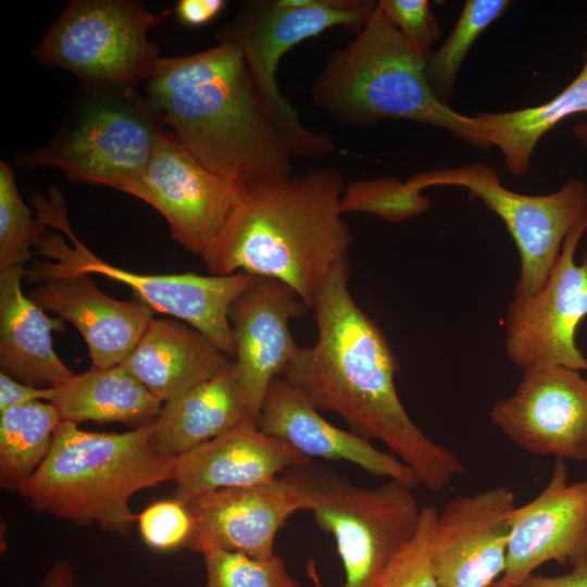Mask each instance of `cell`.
Instances as JSON below:
<instances>
[{
    "mask_svg": "<svg viewBox=\"0 0 587 587\" xmlns=\"http://www.w3.org/2000/svg\"><path fill=\"white\" fill-rule=\"evenodd\" d=\"M587 112V48L578 75L548 102L505 112H478L476 121L489 143L502 153L507 168L520 176L530 167V158L541 137L560 122Z\"/></svg>",
    "mask_w": 587,
    "mask_h": 587,
    "instance_id": "484cf974",
    "label": "cell"
},
{
    "mask_svg": "<svg viewBox=\"0 0 587 587\" xmlns=\"http://www.w3.org/2000/svg\"><path fill=\"white\" fill-rule=\"evenodd\" d=\"M227 357L199 330L174 320H155L121 364L162 403L218 375Z\"/></svg>",
    "mask_w": 587,
    "mask_h": 587,
    "instance_id": "7402d4cb",
    "label": "cell"
},
{
    "mask_svg": "<svg viewBox=\"0 0 587 587\" xmlns=\"http://www.w3.org/2000/svg\"><path fill=\"white\" fill-rule=\"evenodd\" d=\"M171 12H151L134 0H73L34 47L32 57L71 72L87 88H137L162 58L149 32Z\"/></svg>",
    "mask_w": 587,
    "mask_h": 587,
    "instance_id": "30bf717a",
    "label": "cell"
},
{
    "mask_svg": "<svg viewBox=\"0 0 587 587\" xmlns=\"http://www.w3.org/2000/svg\"><path fill=\"white\" fill-rule=\"evenodd\" d=\"M515 495L499 485L459 495L438 512L432 563L439 587H491L505 571Z\"/></svg>",
    "mask_w": 587,
    "mask_h": 587,
    "instance_id": "9a60e30c",
    "label": "cell"
},
{
    "mask_svg": "<svg viewBox=\"0 0 587 587\" xmlns=\"http://www.w3.org/2000/svg\"><path fill=\"white\" fill-rule=\"evenodd\" d=\"M28 297L43 311L55 313L78 329L93 367L122 364L154 314L140 300H117L105 295L86 273L48 278L32 289Z\"/></svg>",
    "mask_w": 587,
    "mask_h": 587,
    "instance_id": "ffe728a7",
    "label": "cell"
},
{
    "mask_svg": "<svg viewBox=\"0 0 587 587\" xmlns=\"http://www.w3.org/2000/svg\"><path fill=\"white\" fill-rule=\"evenodd\" d=\"M405 184L416 191L438 186L461 187L503 221L520 254L513 298L529 296L544 286L566 235L587 214V186L577 178L552 193L528 196L505 188L488 164L472 163L417 172Z\"/></svg>",
    "mask_w": 587,
    "mask_h": 587,
    "instance_id": "8fae6325",
    "label": "cell"
},
{
    "mask_svg": "<svg viewBox=\"0 0 587 587\" xmlns=\"http://www.w3.org/2000/svg\"><path fill=\"white\" fill-rule=\"evenodd\" d=\"M200 553L207 573L202 587H301L277 554L263 560L212 547Z\"/></svg>",
    "mask_w": 587,
    "mask_h": 587,
    "instance_id": "4dcf8cb0",
    "label": "cell"
},
{
    "mask_svg": "<svg viewBox=\"0 0 587 587\" xmlns=\"http://www.w3.org/2000/svg\"><path fill=\"white\" fill-rule=\"evenodd\" d=\"M307 309L289 286L260 276L229 307L239 394L247 417L257 425L268 386L299 347L289 332V321L303 316Z\"/></svg>",
    "mask_w": 587,
    "mask_h": 587,
    "instance_id": "e0dca14e",
    "label": "cell"
},
{
    "mask_svg": "<svg viewBox=\"0 0 587 587\" xmlns=\"http://www.w3.org/2000/svg\"><path fill=\"white\" fill-rule=\"evenodd\" d=\"M336 166H315L247 192L213 257V275L245 272L289 286L312 308L329 272L348 260Z\"/></svg>",
    "mask_w": 587,
    "mask_h": 587,
    "instance_id": "3957f363",
    "label": "cell"
},
{
    "mask_svg": "<svg viewBox=\"0 0 587 587\" xmlns=\"http://www.w3.org/2000/svg\"><path fill=\"white\" fill-rule=\"evenodd\" d=\"M416 50L376 5L353 40L330 53L311 87L314 105L346 127L408 120L442 128L482 149L491 147L475 116L441 102Z\"/></svg>",
    "mask_w": 587,
    "mask_h": 587,
    "instance_id": "5b68a950",
    "label": "cell"
},
{
    "mask_svg": "<svg viewBox=\"0 0 587 587\" xmlns=\"http://www.w3.org/2000/svg\"><path fill=\"white\" fill-rule=\"evenodd\" d=\"M246 419L232 362L213 378L164 402L152 422L153 439L162 454L178 457Z\"/></svg>",
    "mask_w": 587,
    "mask_h": 587,
    "instance_id": "cb8c5ba5",
    "label": "cell"
},
{
    "mask_svg": "<svg viewBox=\"0 0 587 587\" xmlns=\"http://www.w3.org/2000/svg\"><path fill=\"white\" fill-rule=\"evenodd\" d=\"M154 208L172 237L205 265L217 252L246 195L209 171L166 130L145 172L122 190Z\"/></svg>",
    "mask_w": 587,
    "mask_h": 587,
    "instance_id": "7c38bea8",
    "label": "cell"
},
{
    "mask_svg": "<svg viewBox=\"0 0 587 587\" xmlns=\"http://www.w3.org/2000/svg\"><path fill=\"white\" fill-rule=\"evenodd\" d=\"M377 5L373 0H250L217 33L243 54L260 96L294 157L324 158L337 150L328 132L309 129L277 84L280 59L301 41L335 26L361 32Z\"/></svg>",
    "mask_w": 587,
    "mask_h": 587,
    "instance_id": "9c48e42d",
    "label": "cell"
},
{
    "mask_svg": "<svg viewBox=\"0 0 587 587\" xmlns=\"http://www.w3.org/2000/svg\"><path fill=\"white\" fill-rule=\"evenodd\" d=\"M35 215L42 225L36 252L39 260L25 270L33 283L67 274H98L128 286L154 312L188 323L211 339L227 357L236 346L228 321L233 301L259 276L237 272L230 275L140 274L112 265L91 252L74 234L65 198L58 187L30 197Z\"/></svg>",
    "mask_w": 587,
    "mask_h": 587,
    "instance_id": "8992f818",
    "label": "cell"
},
{
    "mask_svg": "<svg viewBox=\"0 0 587 587\" xmlns=\"http://www.w3.org/2000/svg\"><path fill=\"white\" fill-rule=\"evenodd\" d=\"M377 5L416 50L429 57L430 47L440 37V27L427 0H379Z\"/></svg>",
    "mask_w": 587,
    "mask_h": 587,
    "instance_id": "836d02e7",
    "label": "cell"
},
{
    "mask_svg": "<svg viewBox=\"0 0 587 587\" xmlns=\"http://www.w3.org/2000/svg\"><path fill=\"white\" fill-rule=\"evenodd\" d=\"M74 582L72 565L67 561H60L53 564L38 587H73Z\"/></svg>",
    "mask_w": 587,
    "mask_h": 587,
    "instance_id": "74e56055",
    "label": "cell"
},
{
    "mask_svg": "<svg viewBox=\"0 0 587 587\" xmlns=\"http://www.w3.org/2000/svg\"><path fill=\"white\" fill-rule=\"evenodd\" d=\"M284 475L297 488L303 510L311 511L316 525L336 541L345 570L337 587H378L386 567L417 528L422 507L414 488L396 479L358 486L312 459ZM305 570L315 587H327L313 559Z\"/></svg>",
    "mask_w": 587,
    "mask_h": 587,
    "instance_id": "52a82bcc",
    "label": "cell"
},
{
    "mask_svg": "<svg viewBox=\"0 0 587 587\" xmlns=\"http://www.w3.org/2000/svg\"><path fill=\"white\" fill-rule=\"evenodd\" d=\"M53 387H38L21 383L0 372V412L34 401H51Z\"/></svg>",
    "mask_w": 587,
    "mask_h": 587,
    "instance_id": "e575fe53",
    "label": "cell"
},
{
    "mask_svg": "<svg viewBox=\"0 0 587 587\" xmlns=\"http://www.w3.org/2000/svg\"><path fill=\"white\" fill-rule=\"evenodd\" d=\"M438 511L421 508L413 537L386 567L378 587H439L432 563V542Z\"/></svg>",
    "mask_w": 587,
    "mask_h": 587,
    "instance_id": "1f68e13d",
    "label": "cell"
},
{
    "mask_svg": "<svg viewBox=\"0 0 587 587\" xmlns=\"http://www.w3.org/2000/svg\"><path fill=\"white\" fill-rule=\"evenodd\" d=\"M62 422L49 401H34L0 412V485L18 490L48 455Z\"/></svg>",
    "mask_w": 587,
    "mask_h": 587,
    "instance_id": "4316f807",
    "label": "cell"
},
{
    "mask_svg": "<svg viewBox=\"0 0 587 587\" xmlns=\"http://www.w3.org/2000/svg\"><path fill=\"white\" fill-rule=\"evenodd\" d=\"M510 4L508 0L464 2L452 32L426 61V78L441 102L449 105L459 70L473 42Z\"/></svg>",
    "mask_w": 587,
    "mask_h": 587,
    "instance_id": "83f0119b",
    "label": "cell"
},
{
    "mask_svg": "<svg viewBox=\"0 0 587 587\" xmlns=\"http://www.w3.org/2000/svg\"><path fill=\"white\" fill-rule=\"evenodd\" d=\"M225 4L224 0H179L175 11L185 25L200 26L215 18Z\"/></svg>",
    "mask_w": 587,
    "mask_h": 587,
    "instance_id": "d590c367",
    "label": "cell"
},
{
    "mask_svg": "<svg viewBox=\"0 0 587 587\" xmlns=\"http://www.w3.org/2000/svg\"><path fill=\"white\" fill-rule=\"evenodd\" d=\"M572 133L583 145H587V121L574 125Z\"/></svg>",
    "mask_w": 587,
    "mask_h": 587,
    "instance_id": "f35d334b",
    "label": "cell"
},
{
    "mask_svg": "<svg viewBox=\"0 0 587 587\" xmlns=\"http://www.w3.org/2000/svg\"><path fill=\"white\" fill-rule=\"evenodd\" d=\"M489 419L516 447L539 457L587 463V378L566 366L524 372Z\"/></svg>",
    "mask_w": 587,
    "mask_h": 587,
    "instance_id": "5bb4252c",
    "label": "cell"
},
{
    "mask_svg": "<svg viewBox=\"0 0 587 587\" xmlns=\"http://www.w3.org/2000/svg\"><path fill=\"white\" fill-rule=\"evenodd\" d=\"M34 212L23 201L12 167L0 162V271L24 266L42 232Z\"/></svg>",
    "mask_w": 587,
    "mask_h": 587,
    "instance_id": "f546056e",
    "label": "cell"
},
{
    "mask_svg": "<svg viewBox=\"0 0 587 587\" xmlns=\"http://www.w3.org/2000/svg\"><path fill=\"white\" fill-rule=\"evenodd\" d=\"M175 462L158 450L152 423L96 433L62 421L48 455L18 492L39 513L125 537L137 520L132 497L173 480Z\"/></svg>",
    "mask_w": 587,
    "mask_h": 587,
    "instance_id": "277c9868",
    "label": "cell"
},
{
    "mask_svg": "<svg viewBox=\"0 0 587 587\" xmlns=\"http://www.w3.org/2000/svg\"><path fill=\"white\" fill-rule=\"evenodd\" d=\"M521 587H587V561L561 576L532 574Z\"/></svg>",
    "mask_w": 587,
    "mask_h": 587,
    "instance_id": "8d00e7d4",
    "label": "cell"
},
{
    "mask_svg": "<svg viewBox=\"0 0 587 587\" xmlns=\"http://www.w3.org/2000/svg\"><path fill=\"white\" fill-rule=\"evenodd\" d=\"M309 460L246 419L176 457L174 498L187 503L215 490L263 484Z\"/></svg>",
    "mask_w": 587,
    "mask_h": 587,
    "instance_id": "d6986e66",
    "label": "cell"
},
{
    "mask_svg": "<svg viewBox=\"0 0 587 587\" xmlns=\"http://www.w3.org/2000/svg\"><path fill=\"white\" fill-rule=\"evenodd\" d=\"M349 261L337 264L313 304L317 338L298 347L280 378L319 410L338 414L349 430L379 440L429 491L448 488L466 473L460 458L412 421L395 386L400 362L379 326L357 304Z\"/></svg>",
    "mask_w": 587,
    "mask_h": 587,
    "instance_id": "6da1fadb",
    "label": "cell"
},
{
    "mask_svg": "<svg viewBox=\"0 0 587 587\" xmlns=\"http://www.w3.org/2000/svg\"><path fill=\"white\" fill-rule=\"evenodd\" d=\"M83 92L42 147L18 153V167L49 166L70 182L120 191L147 168L167 130L137 88Z\"/></svg>",
    "mask_w": 587,
    "mask_h": 587,
    "instance_id": "ba28073f",
    "label": "cell"
},
{
    "mask_svg": "<svg viewBox=\"0 0 587 587\" xmlns=\"http://www.w3.org/2000/svg\"><path fill=\"white\" fill-rule=\"evenodd\" d=\"M258 427L310 459L347 461L373 475L396 479L412 488L420 486L413 471L397 457L329 423L302 392L280 377L266 390Z\"/></svg>",
    "mask_w": 587,
    "mask_h": 587,
    "instance_id": "44dd1931",
    "label": "cell"
},
{
    "mask_svg": "<svg viewBox=\"0 0 587 587\" xmlns=\"http://www.w3.org/2000/svg\"><path fill=\"white\" fill-rule=\"evenodd\" d=\"M430 207L427 196L394 176L353 180L346 185L339 201L342 214L363 212L390 223L421 215Z\"/></svg>",
    "mask_w": 587,
    "mask_h": 587,
    "instance_id": "f1b7e54d",
    "label": "cell"
},
{
    "mask_svg": "<svg viewBox=\"0 0 587 587\" xmlns=\"http://www.w3.org/2000/svg\"><path fill=\"white\" fill-rule=\"evenodd\" d=\"M587 561V478L569 482L555 460L549 482L510 515L507 566L491 587H521L546 562L572 567Z\"/></svg>",
    "mask_w": 587,
    "mask_h": 587,
    "instance_id": "2e32d148",
    "label": "cell"
},
{
    "mask_svg": "<svg viewBox=\"0 0 587 587\" xmlns=\"http://www.w3.org/2000/svg\"><path fill=\"white\" fill-rule=\"evenodd\" d=\"M24 266L0 271V367L33 386L54 387L74 373L58 357L51 333L64 329L22 291Z\"/></svg>",
    "mask_w": 587,
    "mask_h": 587,
    "instance_id": "603a6c76",
    "label": "cell"
},
{
    "mask_svg": "<svg viewBox=\"0 0 587 587\" xmlns=\"http://www.w3.org/2000/svg\"><path fill=\"white\" fill-rule=\"evenodd\" d=\"M143 96L191 157L246 193L292 175L294 153L235 43L162 57Z\"/></svg>",
    "mask_w": 587,
    "mask_h": 587,
    "instance_id": "7a4b0ae2",
    "label": "cell"
},
{
    "mask_svg": "<svg viewBox=\"0 0 587 587\" xmlns=\"http://www.w3.org/2000/svg\"><path fill=\"white\" fill-rule=\"evenodd\" d=\"M587 230V214L566 235L560 255L544 286L513 298L503 321L504 348L522 373L548 366L587 371V359L576 345V330L587 316V252L575 261Z\"/></svg>",
    "mask_w": 587,
    "mask_h": 587,
    "instance_id": "4fadbf2b",
    "label": "cell"
},
{
    "mask_svg": "<svg viewBox=\"0 0 587 587\" xmlns=\"http://www.w3.org/2000/svg\"><path fill=\"white\" fill-rule=\"evenodd\" d=\"M137 522L145 542L158 550L186 547L192 529L187 504L175 498L150 504L137 515Z\"/></svg>",
    "mask_w": 587,
    "mask_h": 587,
    "instance_id": "d6a6232c",
    "label": "cell"
},
{
    "mask_svg": "<svg viewBox=\"0 0 587 587\" xmlns=\"http://www.w3.org/2000/svg\"><path fill=\"white\" fill-rule=\"evenodd\" d=\"M51 403L61 420L79 424L118 422L135 428L152 423L162 409L157 399L121 364L74 374L53 387Z\"/></svg>",
    "mask_w": 587,
    "mask_h": 587,
    "instance_id": "d4e9b609",
    "label": "cell"
},
{
    "mask_svg": "<svg viewBox=\"0 0 587 587\" xmlns=\"http://www.w3.org/2000/svg\"><path fill=\"white\" fill-rule=\"evenodd\" d=\"M186 504L192 520L188 549L220 548L263 560L276 554L275 538L287 519L303 510L297 488L285 475L208 492Z\"/></svg>",
    "mask_w": 587,
    "mask_h": 587,
    "instance_id": "ac0fdd59",
    "label": "cell"
}]
</instances>
